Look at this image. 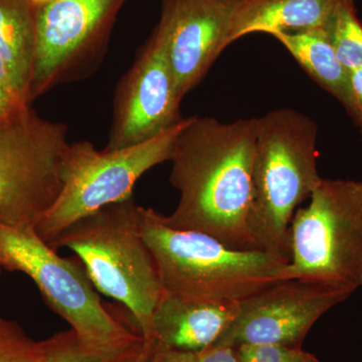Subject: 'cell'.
I'll return each instance as SVG.
<instances>
[{
  "instance_id": "5",
  "label": "cell",
  "mask_w": 362,
  "mask_h": 362,
  "mask_svg": "<svg viewBox=\"0 0 362 362\" xmlns=\"http://www.w3.org/2000/svg\"><path fill=\"white\" fill-rule=\"evenodd\" d=\"M0 269L32 279L49 308L89 349L127 356L144 347V339L104 306L84 267L59 256L35 226L0 221Z\"/></svg>"
},
{
  "instance_id": "25",
  "label": "cell",
  "mask_w": 362,
  "mask_h": 362,
  "mask_svg": "<svg viewBox=\"0 0 362 362\" xmlns=\"http://www.w3.org/2000/svg\"><path fill=\"white\" fill-rule=\"evenodd\" d=\"M33 1L35 2V4H37V6H42V4L51 2L52 0H33Z\"/></svg>"
},
{
  "instance_id": "15",
  "label": "cell",
  "mask_w": 362,
  "mask_h": 362,
  "mask_svg": "<svg viewBox=\"0 0 362 362\" xmlns=\"http://www.w3.org/2000/svg\"><path fill=\"white\" fill-rule=\"evenodd\" d=\"M37 7L33 0H0V56L21 96L30 105Z\"/></svg>"
},
{
  "instance_id": "1",
  "label": "cell",
  "mask_w": 362,
  "mask_h": 362,
  "mask_svg": "<svg viewBox=\"0 0 362 362\" xmlns=\"http://www.w3.org/2000/svg\"><path fill=\"white\" fill-rule=\"evenodd\" d=\"M255 141L256 118L232 123L187 118L169 160L180 202L164 221L211 235L230 249L256 250L247 226Z\"/></svg>"
},
{
  "instance_id": "11",
  "label": "cell",
  "mask_w": 362,
  "mask_h": 362,
  "mask_svg": "<svg viewBox=\"0 0 362 362\" xmlns=\"http://www.w3.org/2000/svg\"><path fill=\"white\" fill-rule=\"evenodd\" d=\"M180 103L163 44L153 33L119 82L105 149L134 146L175 127L183 120Z\"/></svg>"
},
{
  "instance_id": "3",
  "label": "cell",
  "mask_w": 362,
  "mask_h": 362,
  "mask_svg": "<svg viewBox=\"0 0 362 362\" xmlns=\"http://www.w3.org/2000/svg\"><path fill=\"white\" fill-rule=\"evenodd\" d=\"M139 225L164 291L199 301L240 302L278 280L288 259L259 250H233L211 235L168 226L140 206Z\"/></svg>"
},
{
  "instance_id": "16",
  "label": "cell",
  "mask_w": 362,
  "mask_h": 362,
  "mask_svg": "<svg viewBox=\"0 0 362 362\" xmlns=\"http://www.w3.org/2000/svg\"><path fill=\"white\" fill-rule=\"evenodd\" d=\"M296 59L317 84L337 98L346 109L351 108L350 71L337 59L324 28L299 33L272 35Z\"/></svg>"
},
{
  "instance_id": "4",
  "label": "cell",
  "mask_w": 362,
  "mask_h": 362,
  "mask_svg": "<svg viewBox=\"0 0 362 362\" xmlns=\"http://www.w3.org/2000/svg\"><path fill=\"white\" fill-rule=\"evenodd\" d=\"M139 209L132 199L104 207L49 245L76 252L93 286L125 307L136 332L153 343L152 319L164 290L140 232Z\"/></svg>"
},
{
  "instance_id": "26",
  "label": "cell",
  "mask_w": 362,
  "mask_h": 362,
  "mask_svg": "<svg viewBox=\"0 0 362 362\" xmlns=\"http://www.w3.org/2000/svg\"><path fill=\"white\" fill-rule=\"evenodd\" d=\"M0 271H1V269H0Z\"/></svg>"
},
{
  "instance_id": "12",
  "label": "cell",
  "mask_w": 362,
  "mask_h": 362,
  "mask_svg": "<svg viewBox=\"0 0 362 362\" xmlns=\"http://www.w3.org/2000/svg\"><path fill=\"white\" fill-rule=\"evenodd\" d=\"M243 0H162L154 33L165 49L182 100L230 45L233 18Z\"/></svg>"
},
{
  "instance_id": "22",
  "label": "cell",
  "mask_w": 362,
  "mask_h": 362,
  "mask_svg": "<svg viewBox=\"0 0 362 362\" xmlns=\"http://www.w3.org/2000/svg\"><path fill=\"white\" fill-rule=\"evenodd\" d=\"M30 107L14 84L6 62L0 56V123L20 115Z\"/></svg>"
},
{
  "instance_id": "2",
  "label": "cell",
  "mask_w": 362,
  "mask_h": 362,
  "mask_svg": "<svg viewBox=\"0 0 362 362\" xmlns=\"http://www.w3.org/2000/svg\"><path fill=\"white\" fill-rule=\"evenodd\" d=\"M317 134L316 123L292 109L271 111L256 119L247 218L256 250L289 261L293 216L321 180L317 171Z\"/></svg>"
},
{
  "instance_id": "23",
  "label": "cell",
  "mask_w": 362,
  "mask_h": 362,
  "mask_svg": "<svg viewBox=\"0 0 362 362\" xmlns=\"http://www.w3.org/2000/svg\"><path fill=\"white\" fill-rule=\"evenodd\" d=\"M351 108L349 115L356 121L362 133V69L350 71Z\"/></svg>"
},
{
  "instance_id": "14",
  "label": "cell",
  "mask_w": 362,
  "mask_h": 362,
  "mask_svg": "<svg viewBox=\"0 0 362 362\" xmlns=\"http://www.w3.org/2000/svg\"><path fill=\"white\" fill-rule=\"evenodd\" d=\"M339 0H243L230 42L254 33H299L324 28Z\"/></svg>"
},
{
  "instance_id": "9",
  "label": "cell",
  "mask_w": 362,
  "mask_h": 362,
  "mask_svg": "<svg viewBox=\"0 0 362 362\" xmlns=\"http://www.w3.org/2000/svg\"><path fill=\"white\" fill-rule=\"evenodd\" d=\"M127 0H52L37 7V40L28 101L87 77L105 54Z\"/></svg>"
},
{
  "instance_id": "19",
  "label": "cell",
  "mask_w": 362,
  "mask_h": 362,
  "mask_svg": "<svg viewBox=\"0 0 362 362\" xmlns=\"http://www.w3.org/2000/svg\"><path fill=\"white\" fill-rule=\"evenodd\" d=\"M44 341H35L18 324L0 317V362H42Z\"/></svg>"
},
{
  "instance_id": "17",
  "label": "cell",
  "mask_w": 362,
  "mask_h": 362,
  "mask_svg": "<svg viewBox=\"0 0 362 362\" xmlns=\"http://www.w3.org/2000/svg\"><path fill=\"white\" fill-rule=\"evenodd\" d=\"M324 30L343 66L349 71L362 69V25L354 0H339Z\"/></svg>"
},
{
  "instance_id": "8",
  "label": "cell",
  "mask_w": 362,
  "mask_h": 362,
  "mask_svg": "<svg viewBox=\"0 0 362 362\" xmlns=\"http://www.w3.org/2000/svg\"><path fill=\"white\" fill-rule=\"evenodd\" d=\"M68 128L28 107L0 123V221L37 225L62 189Z\"/></svg>"
},
{
  "instance_id": "6",
  "label": "cell",
  "mask_w": 362,
  "mask_h": 362,
  "mask_svg": "<svg viewBox=\"0 0 362 362\" xmlns=\"http://www.w3.org/2000/svg\"><path fill=\"white\" fill-rule=\"evenodd\" d=\"M187 119L153 139L126 148L100 151L88 141L69 143L62 160L61 192L35 226L40 237L51 244L86 216L132 199L139 178L170 160Z\"/></svg>"
},
{
  "instance_id": "10",
  "label": "cell",
  "mask_w": 362,
  "mask_h": 362,
  "mask_svg": "<svg viewBox=\"0 0 362 362\" xmlns=\"http://www.w3.org/2000/svg\"><path fill=\"white\" fill-rule=\"evenodd\" d=\"M354 291L306 279H285L239 302V313L216 345L301 349L312 326Z\"/></svg>"
},
{
  "instance_id": "18",
  "label": "cell",
  "mask_w": 362,
  "mask_h": 362,
  "mask_svg": "<svg viewBox=\"0 0 362 362\" xmlns=\"http://www.w3.org/2000/svg\"><path fill=\"white\" fill-rule=\"evenodd\" d=\"M141 351L127 356H114L96 351L86 346L75 331L71 329L44 340L42 362H129Z\"/></svg>"
},
{
  "instance_id": "24",
  "label": "cell",
  "mask_w": 362,
  "mask_h": 362,
  "mask_svg": "<svg viewBox=\"0 0 362 362\" xmlns=\"http://www.w3.org/2000/svg\"><path fill=\"white\" fill-rule=\"evenodd\" d=\"M129 362H154L151 354V344L145 342L142 351L134 358L131 359Z\"/></svg>"
},
{
  "instance_id": "21",
  "label": "cell",
  "mask_w": 362,
  "mask_h": 362,
  "mask_svg": "<svg viewBox=\"0 0 362 362\" xmlns=\"http://www.w3.org/2000/svg\"><path fill=\"white\" fill-rule=\"evenodd\" d=\"M151 354L154 362H240L235 349L223 345H213L199 351H175L151 343Z\"/></svg>"
},
{
  "instance_id": "13",
  "label": "cell",
  "mask_w": 362,
  "mask_h": 362,
  "mask_svg": "<svg viewBox=\"0 0 362 362\" xmlns=\"http://www.w3.org/2000/svg\"><path fill=\"white\" fill-rule=\"evenodd\" d=\"M239 302L199 301L163 291L152 319L154 344L175 351L216 345L239 313Z\"/></svg>"
},
{
  "instance_id": "20",
  "label": "cell",
  "mask_w": 362,
  "mask_h": 362,
  "mask_svg": "<svg viewBox=\"0 0 362 362\" xmlns=\"http://www.w3.org/2000/svg\"><path fill=\"white\" fill-rule=\"evenodd\" d=\"M240 362H320L313 354L281 345H243L235 349Z\"/></svg>"
},
{
  "instance_id": "7",
  "label": "cell",
  "mask_w": 362,
  "mask_h": 362,
  "mask_svg": "<svg viewBox=\"0 0 362 362\" xmlns=\"http://www.w3.org/2000/svg\"><path fill=\"white\" fill-rule=\"evenodd\" d=\"M290 226V259L278 280L362 286V181L321 178Z\"/></svg>"
}]
</instances>
